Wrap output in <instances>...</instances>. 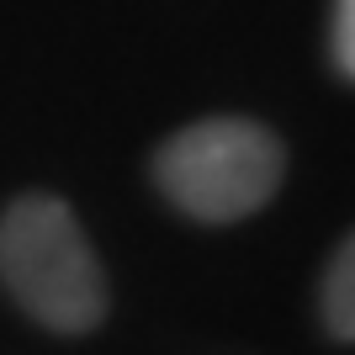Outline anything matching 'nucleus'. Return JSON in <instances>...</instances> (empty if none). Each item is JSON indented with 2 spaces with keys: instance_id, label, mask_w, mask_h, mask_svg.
Here are the masks:
<instances>
[{
  "instance_id": "nucleus-1",
  "label": "nucleus",
  "mask_w": 355,
  "mask_h": 355,
  "mask_svg": "<svg viewBox=\"0 0 355 355\" xmlns=\"http://www.w3.org/2000/svg\"><path fill=\"white\" fill-rule=\"evenodd\" d=\"M0 286L48 334H90L112 308L106 270L64 196L27 191L0 212Z\"/></svg>"
},
{
  "instance_id": "nucleus-2",
  "label": "nucleus",
  "mask_w": 355,
  "mask_h": 355,
  "mask_svg": "<svg viewBox=\"0 0 355 355\" xmlns=\"http://www.w3.org/2000/svg\"><path fill=\"white\" fill-rule=\"evenodd\" d=\"M286 180V148L266 122L202 117L170 133L154 154V186L191 223H244Z\"/></svg>"
},
{
  "instance_id": "nucleus-3",
  "label": "nucleus",
  "mask_w": 355,
  "mask_h": 355,
  "mask_svg": "<svg viewBox=\"0 0 355 355\" xmlns=\"http://www.w3.org/2000/svg\"><path fill=\"white\" fill-rule=\"evenodd\" d=\"M318 318L334 340L355 345V228L340 239V250L329 254L324 282H318Z\"/></svg>"
},
{
  "instance_id": "nucleus-4",
  "label": "nucleus",
  "mask_w": 355,
  "mask_h": 355,
  "mask_svg": "<svg viewBox=\"0 0 355 355\" xmlns=\"http://www.w3.org/2000/svg\"><path fill=\"white\" fill-rule=\"evenodd\" d=\"M334 69L355 85V0H334V32H329Z\"/></svg>"
}]
</instances>
